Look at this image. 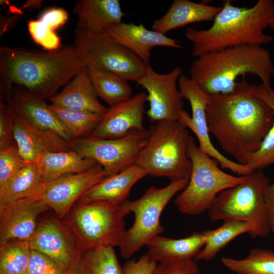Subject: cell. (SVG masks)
<instances>
[{"label":"cell","mask_w":274,"mask_h":274,"mask_svg":"<svg viewBox=\"0 0 274 274\" xmlns=\"http://www.w3.org/2000/svg\"><path fill=\"white\" fill-rule=\"evenodd\" d=\"M257 86L238 82L231 93L210 96L206 110L209 133L243 165L260 148L274 121L273 110L259 96Z\"/></svg>","instance_id":"6da1fadb"},{"label":"cell","mask_w":274,"mask_h":274,"mask_svg":"<svg viewBox=\"0 0 274 274\" xmlns=\"http://www.w3.org/2000/svg\"><path fill=\"white\" fill-rule=\"evenodd\" d=\"M82 67L73 45L43 52L1 46L0 96L7 101L16 86L50 99Z\"/></svg>","instance_id":"7a4b0ae2"},{"label":"cell","mask_w":274,"mask_h":274,"mask_svg":"<svg viewBox=\"0 0 274 274\" xmlns=\"http://www.w3.org/2000/svg\"><path fill=\"white\" fill-rule=\"evenodd\" d=\"M273 21V0H259L251 8L237 7L227 0L210 27H188L185 36L192 44V56L196 58L229 47L270 44L274 38L264 31Z\"/></svg>","instance_id":"3957f363"},{"label":"cell","mask_w":274,"mask_h":274,"mask_svg":"<svg viewBox=\"0 0 274 274\" xmlns=\"http://www.w3.org/2000/svg\"><path fill=\"white\" fill-rule=\"evenodd\" d=\"M190 78L210 96L226 94L236 89L239 76L251 74L270 86L274 65L262 46L242 45L203 54L192 62Z\"/></svg>","instance_id":"277c9868"},{"label":"cell","mask_w":274,"mask_h":274,"mask_svg":"<svg viewBox=\"0 0 274 274\" xmlns=\"http://www.w3.org/2000/svg\"><path fill=\"white\" fill-rule=\"evenodd\" d=\"M131 208L129 200L120 205L77 201L61 221L81 251L114 248L126 230L124 218Z\"/></svg>","instance_id":"5b68a950"},{"label":"cell","mask_w":274,"mask_h":274,"mask_svg":"<svg viewBox=\"0 0 274 274\" xmlns=\"http://www.w3.org/2000/svg\"><path fill=\"white\" fill-rule=\"evenodd\" d=\"M148 131V139L135 163L152 177L171 181L189 179L192 163L187 154L190 136L179 121L156 122Z\"/></svg>","instance_id":"8992f818"},{"label":"cell","mask_w":274,"mask_h":274,"mask_svg":"<svg viewBox=\"0 0 274 274\" xmlns=\"http://www.w3.org/2000/svg\"><path fill=\"white\" fill-rule=\"evenodd\" d=\"M242 183L220 192L209 210L212 222L234 219L253 223L257 237H266L271 232L264 206V195L270 185L262 169L245 175Z\"/></svg>","instance_id":"52a82bcc"},{"label":"cell","mask_w":274,"mask_h":274,"mask_svg":"<svg viewBox=\"0 0 274 274\" xmlns=\"http://www.w3.org/2000/svg\"><path fill=\"white\" fill-rule=\"evenodd\" d=\"M187 154L192 170L186 187L175 199L181 213L198 215L208 211L212 201L222 191L242 183L245 176L235 177L220 169L215 159L200 150L190 135Z\"/></svg>","instance_id":"ba28073f"},{"label":"cell","mask_w":274,"mask_h":274,"mask_svg":"<svg viewBox=\"0 0 274 274\" xmlns=\"http://www.w3.org/2000/svg\"><path fill=\"white\" fill-rule=\"evenodd\" d=\"M189 181H171L163 188L151 186L139 199L131 200L134 221L125 231L119 246L123 258L130 259L152 238L164 231L160 221L161 214L173 196L186 187Z\"/></svg>","instance_id":"9c48e42d"},{"label":"cell","mask_w":274,"mask_h":274,"mask_svg":"<svg viewBox=\"0 0 274 274\" xmlns=\"http://www.w3.org/2000/svg\"><path fill=\"white\" fill-rule=\"evenodd\" d=\"M73 45L83 66L111 72L135 82L145 73L146 65L139 57L106 33H92L76 27Z\"/></svg>","instance_id":"30bf717a"},{"label":"cell","mask_w":274,"mask_h":274,"mask_svg":"<svg viewBox=\"0 0 274 274\" xmlns=\"http://www.w3.org/2000/svg\"><path fill=\"white\" fill-rule=\"evenodd\" d=\"M148 139V131L144 129L113 139L89 135L73 140L70 146L83 157L96 162L110 176L134 164Z\"/></svg>","instance_id":"8fae6325"},{"label":"cell","mask_w":274,"mask_h":274,"mask_svg":"<svg viewBox=\"0 0 274 274\" xmlns=\"http://www.w3.org/2000/svg\"><path fill=\"white\" fill-rule=\"evenodd\" d=\"M178 87L183 98L189 102L192 112L190 117L184 110L179 121L194 132L198 140L200 150L217 160L222 168L228 169L242 176L251 173L252 171L247 165L232 161L222 155L212 143L206 115L210 96L204 92L194 80L184 75L179 79Z\"/></svg>","instance_id":"7c38bea8"},{"label":"cell","mask_w":274,"mask_h":274,"mask_svg":"<svg viewBox=\"0 0 274 274\" xmlns=\"http://www.w3.org/2000/svg\"><path fill=\"white\" fill-rule=\"evenodd\" d=\"M183 72L176 66L162 74L156 72L150 64L146 66L144 75L136 82L147 91L149 108L146 115L151 122L179 121L184 111L183 98L177 87Z\"/></svg>","instance_id":"4fadbf2b"},{"label":"cell","mask_w":274,"mask_h":274,"mask_svg":"<svg viewBox=\"0 0 274 274\" xmlns=\"http://www.w3.org/2000/svg\"><path fill=\"white\" fill-rule=\"evenodd\" d=\"M108 176L97 164L87 171L64 175L45 184L40 195L62 220L86 191Z\"/></svg>","instance_id":"5bb4252c"},{"label":"cell","mask_w":274,"mask_h":274,"mask_svg":"<svg viewBox=\"0 0 274 274\" xmlns=\"http://www.w3.org/2000/svg\"><path fill=\"white\" fill-rule=\"evenodd\" d=\"M28 241L31 250L49 257L68 273L80 256L81 251L59 219L41 222Z\"/></svg>","instance_id":"9a60e30c"},{"label":"cell","mask_w":274,"mask_h":274,"mask_svg":"<svg viewBox=\"0 0 274 274\" xmlns=\"http://www.w3.org/2000/svg\"><path fill=\"white\" fill-rule=\"evenodd\" d=\"M40 194L0 207V244L31 237L39 216L51 210Z\"/></svg>","instance_id":"2e32d148"},{"label":"cell","mask_w":274,"mask_h":274,"mask_svg":"<svg viewBox=\"0 0 274 274\" xmlns=\"http://www.w3.org/2000/svg\"><path fill=\"white\" fill-rule=\"evenodd\" d=\"M147 101V93L141 92L107 108L90 136L113 139L122 137L132 131L144 129L143 121Z\"/></svg>","instance_id":"e0dca14e"},{"label":"cell","mask_w":274,"mask_h":274,"mask_svg":"<svg viewBox=\"0 0 274 274\" xmlns=\"http://www.w3.org/2000/svg\"><path fill=\"white\" fill-rule=\"evenodd\" d=\"M9 106L13 117L15 143L20 156L25 160L37 163L46 151L71 149L69 142L58 135L39 129Z\"/></svg>","instance_id":"ac0fdd59"},{"label":"cell","mask_w":274,"mask_h":274,"mask_svg":"<svg viewBox=\"0 0 274 274\" xmlns=\"http://www.w3.org/2000/svg\"><path fill=\"white\" fill-rule=\"evenodd\" d=\"M7 104L39 129L57 134L70 143L74 139L45 100L13 86Z\"/></svg>","instance_id":"d6986e66"},{"label":"cell","mask_w":274,"mask_h":274,"mask_svg":"<svg viewBox=\"0 0 274 274\" xmlns=\"http://www.w3.org/2000/svg\"><path fill=\"white\" fill-rule=\"evenodd\" d=\"M116 42L134 53L145 63L150 64L151 50L156 47L177 49L182 46L178 40L154 30L146 28L142 24L121 22L110 27L105 32Z\"/></svg>","instance_id":"ffe728a7"},{"label":"cell","mask_w":274,"mask_h":274,"mask_svg":"<svg viewBox=\"0 0 274 274\" xmlns=\"http://www.w3.org/2000/svg\"><path fill=\"white\" fill-rule=\"evenodd\" d=\"M147 176L141 167L134 164L120 172L106 177L86 191L78 201L121 204L128 200L134 184Z\"/></svg>","instance_id":"44dd1931"},{"label":"cell","mask_w":274,"mask_h":274,"mask_svg":"<svg viewBox=\"0 0 274 274\" xmlns=\"http://www.w3.org/2000/svg\"><path fill=\"white\" fill-rule=\"evenodd\" d=\"M73 12L78 17L76 27L92 33H105L125 16L118 0H79Z\"/></svg>","instance_id":"7402d4cb"},{"label":"cell","mask_w":274,"mask_h":274,"mask_svg":"<svg viewBox=\"0 0 274 274\" xmlns=\"http://www.w3.org/2000/svg\"><path fill=\"white\" fill-rule=\"evenodd\" d=\"M49 100L51 104L100 115L107 110L99 100L85 66Z\"/></svg>","instance_id":"603a6c76"},{"label":"cell","mask_w":274,"mask_h":274,"mask_svg":"<svg viewBox=\"0 0 274 274\" xmlns=\"http://www.w3.org/2000/svg\"><path fill=\"white\" fill-rule=\"evenodd\" d=\"M212 232L208 229L194 232L191 235L179 239L160 235L152 238L147 244V255L156 262L173 260L194 259L204 247Z\"/></svg>","instance_id":"cb8c5ba5"},{"label":"cell","mask_w":274,"mask_h":274,"mask_svg":"<svg viewBox=\"0 0 274 274\" xmlns=\"http://www.w3.org/2000/svg\"><path fill=\"white\" fill-rule=\"evenodd\" d=\"M222 7L188 0H174L166 13L154 21L153 30L166 35L175 29L201 21H213Z\"/></svg>","instance_id":"d4e9b609"},{"label":"cell","mask_w":274,"mask_h":274,"mask_svg":"<svg viewBox=\"0 0 274 274\" xmlns=\"http://www.w3.org/2000/svg\"><path fill=\"white\" fill-rule=\"evenodd\" d=\"M37 164L40 180L44 184L64 175L87 171L97 165L94 161L83 157L72 149L46 151Z\"/></svg>","instance_id":"484cf974"},{"label":"cell","mask_w":274,"mask_h":274,"mask_svg":"<svg viewBox=\"0 0 274 274\" xmlns=\"http://www.w3.org/2000/svg\"><path fill=\"white\" fill-rule=\"evenodd\" d=\"M68 14L60 8L46 10L37 20H30L27 28L34 42L46 51L57 50L61 47V39L56 30L67 21Z\"/></svg>","instance_id":"4316f807"},{"label":"cell","mask_w":274,"mask_h":274,"mask_svg":"<svg viewBox=\"0 0 274 274\" xmlns=\"http://www.w3.org/2000/svg\"><path fill=\"white\" fill-rule=\"evenodd\" d=\"M44 185L37 163H29L0 185V207L40 193Z\"/></svg>","instance_id":"83f0119b"},{"label":"cell","mask_w":274,"mask_h":274,"mask_svg":"<svg viewBox=\"0 0 274 274\" xmlns=\"http://www.w3.org/2000/svg\"><path fill=\"white\" fill-rule=\"evenodd\" d=\"M248 233L252 238L257 237L255 225L250 222L230 219L224 220L219 228L212 232L202 249L194 258L196 261H209L236 236Z\"/></svg>","instance_id":"f1b7e54d"},{"label":"cell","mask_w":274,"mask_h":274,"mask_svg":"<svg viewBox=\"0 0 274 274\" xmlns=\"http://www.w3.org/2000/svg\"><path fill=\"white\" fill-rule=\"evenodd\" d=\"M85 67L97 96L108 104L110 107L125 101L132 96L131 87L128 81L124 78L100 69Z\"/></svg>","instance_id":"f546056e"},{"label":"cell","mask_w":274,"mask_h":274,"mask_svg":"<svg viewBox=\"0 0 274 274\" xmlns=\"http://www.w3.org/2000/svg\"><path fill=\"white\" fill-rule=\"evenodd\" d=\"M71 274H122L113 247L81 251Z\"/></svg>","instance_id":"4dcf8cb0"},{"label":"cell","mask_w":274,"mask_h":274,"mask_svg":"<svg viewBox=\"0 0 274 274\" xmlns=\"http://www.w3.org/2000/svg\"><path fill=\"white\" fill-rule=\"evenodd\" d=\"M222 264L235 274H274V252L254 248L243 259L221 258Z\"/></svg>","instance_id":"1f68e13d"},{"label":"cell","mask_w":274,"mask_h":274,"mask_svg":"<svg viewBox=\"0 0 274 274\" xmlns=\"http://www.w3.org/2000/svg\"><path fill=\"white\" fill-rule=\"evenodd\" d=\"M50 107L68 130L74 140L91 134L102 115L66 108L53 104Z\"/></svg>","instance_id":"d6a6232c"},{"label":"cell","mask_w":274,"mask_h":274,"mask_svg":"<svg viewBox=\"0 0 274 274\" xmlns=\"http://www.w3.org/2000/svg\"><path fill=\"white\" fill-rule=\"evenodd\" d=\"M30 253L28 241L13 240L0 244V274H26Z\"/></svg>","instance_id":"836d02e7"},{"label":"cell","mask_w":274,"mask_h":274,"mask_svg":"<svg viewBox=\"0 0 274 274\" xmlns=\"http://www.w3.org/2000/svg\"><path fill=\"white\" fill-rule=\"evenodd\" d=\"M259 96L272 109L274 114V90L270 86H257ZM274 164V121L260 148L252 156L248 167L252 171L262 169Z\"/></svg>","instance_id":"e575fe53"},{"label":"cell","mask_w":274,"mask_h":274,"mask_svg":"<svg viewBox=\"0 0 274 274\" xmlns=\"http://www.w3.org/2000/svg\"><path fill=\"white\" fill-rule=\"evenodd\" d=\"M30 163L20 156L16 144L0 150V185Z\"/></svg>","instance_id":"d590c367"},{"label":"cell","mask_w":274,"mask_h":274,"mask_svg":"<svg viewBox=\"0 0 274 274\" xmlns=\"http://www.w3.org/2000/svg\"><path fill=\"white\" fill-rule=\"evenodd\" d=\"M26 274H69L49 257L31 250Z\"/></svg>","instance_id":"8d00e7d4"},{"label":"cell","mask_w":274,"mask_h":274,"mask_svg":"<svg viewBox=\"0 0 274 274\" xmlns=\"http://www.w3.org/2000/svg\"><path fill=\"white\" fill-rule=\"evenodd\" d=\"M15 144L11 111L9 105L0 96V150Z\"/></svg>","instance_id":"74e56055"},{"label":"cell","mask_w":274,"mask_h":274,"mask_svg":"<svg viewBox=\"0 0 274 274\" xmlns=\"http://www.w3.org/2000/svg\"><path fill=\"white\" fill-rule=\"evenodd\" d=\"M153 274H200L194 259L173 260L160 262Z\"/></svg>","instance_id":"f35d334b"},{"label":"cell","mask_w":274,"mask_h":274,"mask_svg":"<svg viewBox=\"0 0 274 274\" xmlns=\"http://www.w3.org/2000/svg\"><path fill=\"white\" fill-rule=\"evenodd\" d=\"M157 266V262L146 254L138 260L128 259L122 267V274H153Z\"/></svg>","instance_id":"ab89813d"},{"label":"cell","mask_w":274,"mask_h":274,"mask_svg":"<svg viewBox=\"0 0 274 274\" xmlns=\"http://www.w3.org/2000/svg\"><path fill=\"white\" fill-rule=\"evenodd\" d=\"M264 206L271 232L274 233V183L270 184L266 190Z\"/></svg>","instance_id":"60d3db41"},{"label":"cell","mask_w":274,"mask_h":274,"mask_svg":"<svg viewBox=\"0 0 274 274\" xmlns=\"http://www.w3.org/2000/svg\"><path fill=\"white\" fill-rule=\"evenodd\" d=\"M43 1L42 0H28L22 6V9H37L42 7Z\"/></svg>","instance_id":"b9f144b4"},{"label":"cell","mask_w":274,"mask_h":274,"mask_svg":"<svg viewBox=\"0 0 274 274\" xmlns=\"http://www.w3.org/2000/svg\"><path fill=\"white\" fill-rule=\"evenodd\" d=\"M268 28L274 31V21L270 24Z\"/></svg>","instance_id":"7bdbcfd3"},{"label":"cell","mask_w":274,"mask_h":274,"mask_svg":"<svg viewBox=\"0 0 274 274\" xmlns=\"http://www.w3.org/2000/svg\"><path fill=\"white\" fill-rule=\"evenodd\" d=\"M69 274H71V273H69Z\"/></svg>","instance_id":"ee69618b"}]
</instances>
